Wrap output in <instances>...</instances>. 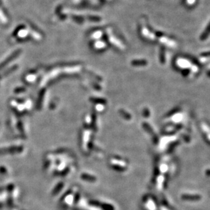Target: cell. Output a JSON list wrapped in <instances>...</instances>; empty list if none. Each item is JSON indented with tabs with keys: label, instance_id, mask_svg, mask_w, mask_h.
<instances>
[{
	"label": "cell",
	"instance_id": "6da1fadb",
	"mask_svg": "<svg viewBox=\"0 0 210 210\" xmlns=\"http://www.w3.org/2000/svg\"><path fill=\"white\" fill-rule=\"evenodd\" d=\"M178 138L173 135H165L163 136L161 140L158 139L157 144L161 150H169L173 147L176 146L178 143Z\"/></svg>",
	"mask_w": 210,
	"mask_h": 210
},
{
	"label": "cell",
	"instance_id": "7a4b0ae2",
	"mask_svg": "<svg viewBox=\"0 0 210 210\" xmlns=\"http://www.w3.org/2000/svg\"><path fill=\"white\" fill-rule=\"evenodd\" d=\"M108 164L112 169L118 172H124L129 167L127 161L120 157H111L109 159Z\"/></svg>",
	"mask_w": 210,
	"mask_h": 210
},
{
	"label": "cell",
	"instance_id": "3957f363",
	"mask_svg": "<svg viewBox=\"0 0 210 210\" xmlns=\"http://www.w3.org/2000/svg\"><path fill=\"white\" fill-rule=\"evenodd\" d=\"M93 139H92V133L90 129H86L82 133L81 137V148L83 152L85 154H88L93 148Z\"/></svg>",
	"mask_w": 210,
	"mask_h": 210
},
{
	"label": "cell",
	"instance_id": "277c9868",
	"mask_svg": "<svg viewBox=\"0 0 210 210\" xmlns=\"http://www.w3.org/2000/svg\"><path fill=\"white\" fill-rule=\"evenodd\" d=\"M142 205L144 210H158L159 209L156 199L150 194H145L142 198Z\"/></svg>",
	"mask_w": 210,
	"mask_h": 210
},
{
	"label": "cell",
	"instance_id": "5b68a950",
	"mask_svg": "<svg viewBox=\"0 0 210 210\" xmlns=\"http://www.w3.org/2000/svg\"><path fill=\"white\" fill-rule=\"evenodd\" d=\"M154 183L157 190H159V191L163 190V189L165 188L167 184L165 176L163 174H161L160 173L157 172L154 174Z\"/></svg>",
	"mask_w": 210,
	"mask_h": 210
},
{
	"label": "cell",
	"instance_id": "8992f818",
	"mask_svg": "<svg viewBox=\"0 0 210 210\" xmlns=\"http://www.w3.org/2000/svg\"><path fill=\"white\" fill-rule=\"evenodd\" d=\"M182 200L186 201H197L201 199V196L198 194H183L181 196Z\"/></svg>",
	"mask_w": 210,
	"mask_h": 210
},
{
	"label": "cell",
	"instance_id": "52a82bcc",
	"mask_svg": "<svg viewBox=\"0 0 210 210\" xmlns=\"http://www.w3.org/2000/svg\"><path fill=\"white\" fill-rule=\"evenodd\" d=\"M82 180L87 182H95L97 181V178L95 176L91 174H88V173H83L80 176Z\"/></svg>",
	"mask_w": 210,
	"mask_h": 210
},
{
	"label": "cell",
	"instance_id": "ba28073f",
	"mask_svg": "<svg viewBox=\"0 0 210 210\" xmlns=\"http://www.w3.org/2000/svg\"><path fill=\"white\" fill-rule=\"evenodd\" d=\"M201 129H202V132L203 133V135L205 136V140L207 143L209 144V127H208L207 125H206V124H201Z\"/></svg>",
	"mask_w": 210,
	"mask_h": 210
},
{
	"label": "cell",
	"instance_id": "9c48e42d",
	"mask_svg": "<svg viewBox=\"0 0 210 210\" xmlns=\"http://www.w3.org/2000/svg\"><path fill=\"white\" fill-rule=\"evenodd\" d=\"M100 208L101 210H115L114 205L107 203H100Z\"/></svg>",
	"mask_w": 210,
	"mask_h": 210
},
{
	"label": "cell",
	"instance_id": "30bf717a",
	"mask_svg": "<svg viewBox=\"0 0 210 210\" xmlns=\"http://www.w3.org/2000/svg\"><path fill=\"white\" fill-rule=\"evenodd\" d=\"M158 210H172L171 209H170L169 205L168 204H163L159 206V209Z\"/></svg>",
	"mask_w": 210,
	"mask_h": 210
}]
</instances>
